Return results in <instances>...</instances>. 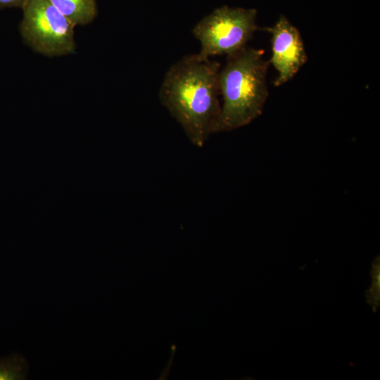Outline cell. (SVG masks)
I'll list each match as a JSON object with an SVG mask.
<instances>
[{
	"instance_id": "1",
	"label": "cell",
	"mask_w": 380,
	"mask_h": 380,
	"mask_svg": "<svg viewBox=\"0 0 380 380\" xmlns=\"http://www.w3.org/2000/svg\"><path fill=\"white\" fill-rule=\"evenodd\" d=\"M220 70L217 61L186 56L170 67L159 90L161 104L198 148L213 134L220 113Z\"/></svg>"
},
{
	"instance_id": "2",
	"label": "cell",
	"mask_w": 380,
	"mask_h": 380,
	"mask_svg": "<svg viewBox=\"0 0 380 380\" xmlns=\"http://www.w3.org/2000/svg\"><path fill=\"white\" fill-rule=\"evenodd\" d=\"M269 65L262 49L246 46L227 56L218 75L222 103L213 134L244 127L262 114L269 95Z\"/></svg>"
},
{
	"instance_id": "3",
	"label": "cell",
	"mask_w": 380,
	"mask_h": 380,
	"mask_svg": "<svg viewBox=\"0 0 380 380\" xmlns=\"http://www.w3.org/2000/svg\"><path fill=\"white\" fill-rule=\"evenodd\" d=\"M255 8L223 6L203 18L192 29L198 40V55L203 59L212 56H231L247 46L259 29Z\"/></svg>"
},
{
	"instance_id": "4",
	"label": "cell",
	"mask_w": 380,
	"mask_h": 380,
	"mask_svg": "<svg viewBox=\"0 0 380 380\" xmlns=\"http://www.w3.org/2000/svg\"><path fill=\"white\" fill-rule=\"evenodd\" d=\"M22 9L20 32L34 51L50 57L75 52V25L49 0H27Z\"/></svg>"
},
{
	"instance_id": "5",
	"label": "cell",
	"mask_w": 380,
	"mask_h": 380,
	"mask_svg": "<svg viewBox=\"0 0 380 380\" xmlns=\"http://www.w3.org/2000/svg\"><path fill=\"white\" fill-rule=\"evenodd\" d=\"M266 30L272 37V56L268 61L278 72L273 84L279 87L293 79L308 58L300 31L284 15Z\"/></svg>"
},
{
	"instance_id": "6",
	"label": "cell",
	"mask_w": 380,
	"mask_h": 380,
	"mask_svg": "<svg viewBox=\"0 0 380 380\" xmlns=\"http://www.w3.org/2000/svg\"><path fill=\"white\" fill-rule=\"evenodd\" d=\"M72 24L86 25L97 15L96 0H49Z\"/></svg>"
},
{
	"instance_id": "7",
	"label": "cell",
	"mask_w": 380,
	"mask_h": 380,
	"mask_svg": "<svg viewBox=\"0 0 380 380\" xmlns=\"http://www.w3.org/2000/svg\"><path fill=\"white\" fill-rule=\"evenodd\" d=\"M29 363L18 353L0 358V380L27 379Z\"/></svg>"
},
{
	"instance_id": "8",
	"label": "cell",
	"mask_w": 380,
	"mask_h": 380,
	"mask_svg": "<svg viewBox=\"0 0 380 380\" xmlns=\"http://www.w3.org/2000/svg\"><path fill=\"white\" fill-rule=\"evenodd\" d=\"M27 0H0V9L6 8H22Z\"/></svg>"
}]
</instances>
